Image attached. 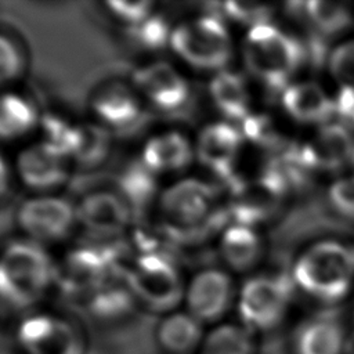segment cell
Returning a JSON list of instances; mask_svg holds the SVG:
<instances>
[{"mask_svg": "<svg viewBox=\"0 0 354 354\" xmlns=\"http://www.w3.org/2000/svg\"><path fill=\"white\" fill-rule=\"evenodd\" d=\"M217 6L221 10L220 14H224L236 22L252 25V28L257 25H264L271 15V8L268 6L256 3L227 1Z\"/></svg>", "mask_w": 354, "mask_h": 354, "instance_id": "836d02e7", "label": "cell"}, {"mask_svg": "<svg viewBox=\"0 0 354 354\" xmlns=\"http://www.w3.org/2000/svg\"><path fill=\"white\" fill-rule=\"evenodd\" d=\"M0 354H19L11 332L0 329Z\"/></svg>", "mask_w": 354, "mask_h": 354, "instance_id": "f35d334b", "label": "cell"}, {"mask_svg": "<svg viewBox=\"0 0 354 354\" xmlns=\"http://www.w3.org/2000/svg\"><path fill=\"white\" fill-rule=\"evenodd\" d=\"M77 223L90 234L100 238H113L129 230L133 210L113 189L87 192L76 205Z\"/></svg>", "mask_w": 354, "mask_h": 354, "instance_id": "9a60e30c", "label": "cell"}, {"mask_svg": "<svg viewBox=\"0 0 354 354\" xmlns=\"http://www.w3.org/2000/svg\"><path fill=\"white\" fill-rule=\"evenodd\" d=\"M234 299V286L230 275L216 267L196 271L187 282L184 310L201 324H216L228 311Z\"/></svg>", "mask_w": 354, "mask_h": 354, "instance_id": "4fadbf2b", "label": "cell"}, {"mask_svg": "<svg viewBox=\"0 0 354 354\" xmlns=\"http://www.w3.org/2000/svg\"><path fill=\"white\" fill-rule=\"evenodd\" d=\"M173 25L169 24L167 18L153 11L140 25L127 32L133 43L147 51H160L169 47Z\"/></svg>", "mask_w": 354, "mask_h": 354, "instance_id": "4dcf8cb0", "label": "cell"}, {"mask_svg": "<svg viewBox=\"0 0 354 354\" xmlns=\"http://www.w3.org/2000/svg\"><path fill=\"white\" fill-rule=\"evenodd\" d=\"M169 48L187 66L216 73L224 71L232 55L228 29L214 11L173 25Z\"/></svg>", "mask_w": 354, "mask_h": 354, "instance_id": "7a4b0ae2", "label": "cell"}, {"mask_svg": "<svg viewBox=\"0 0 354 354\" xmlns=\"http://www.w3.org/2000/svg\"><path fill=\"white\" fill-rule=\"evenodd\" d=\"M304 57L297 40L268 24L250 28L243 43L248 69L270 88H282Z\"/></svg>", "mask_w": 354, "mask_h": 354, "instance_id": "8992f818", "label": "cell"}, {"mask_svg": "<svg viewBox=\"0 0 354 354\" xmlns=\"http://www.w3.org/2000/svg\"><path fill=\"white\" fill-rule=\"evenodd\" d=\"M343 328L332 317H317L300 326L295 337L296 354H344Z\"/></svg>", "mask_w": 354, "mask_h": 354, "instance_id": "603a6c76", "label": "cell"}, {"mask_svg": "<svg viewBox=\"0 0 354 354\" xmlns=\"http://www.w3.org/2000/svg\"><path fill=\"white\" fill-rule=\"evenodd\" d=\"M243 134L257 144H272L277 140L270 122L263 116H248L243 122Z\"/></svg>", "mask_w": 354, "mask_h": 354, "instance_id": "8d00e7d4", "label": "cell"}, {"mask_svg": "<svg viewBox=\"0 0 354 354\" xmlns=\"http://www.w3.org/2000/svg\"><path fill=\"white\" fill-rule=\"evenodd\" d=\"M41 113L35 101L12 90L0 91V141H15L39 129Z\"/></svg>", "mask_w": 354, "mask_h": 354, "instance_id": "44dd1931", "label": "cell"}, {"mask_svg": "<svg viewBox=\"0 0 354 354\" xmlns=\"http://www.w3.org/2000/svg\"><path fill=\"white\" fill-rule=\"evenodd\" d=\"M156 203L163 230L176 236L205 231L216 221L214 192L207 183L195 177L171 183L160 191Z\"/></svg>", "mask_w": 354, "mask_h": 354, "instance_id": "52a82bcc", "label": "cell"}, {"mask_svg": "<svg viewBox=\"0 0 354 354\" xmlns=\"http://www.w3.org/2000/svg\"><path fill=\"white\" fill-rule=\"evenodd\" d=\"M335 112L347 124H354V88L342 87L337 98L333 101Z\"/></svg>", "mask_w": 354, "mask_h": 354, "instance_id": "74e56055", "label": "cell"}, {"mask_svg": "<svg viewBox=\"0 0 354 354\" xmlns=\"http://www.w3.org/2000/svg\"><path fill=\"white\" fill-rule=\"evenodd\" d=\"M329 199L336 210L347 217H354V178L335 183L329 189Z\"/></svg>", "mask_w": 354, "mask_h": 354, "instance_id": "d590c367", "label": "cell"}, {"mask_svg": "<svg viewBox=\"0 0 354 354\" xmlns=\"http://www.w3.org/2000/svg\"><path fill=\"white\" fill-rule=\"evenodd\" d=\"M130 83L147 108L163 115L183 112L192 98L189 80L178 68L163 59L149 61L136 68Z\"/></svg>", "mask_w": 354, "mask_h": 354, "instance_id": "ba28073f", "label": "cell"}, {"mask_svg": "<svg viewBox=\"0 0 354 354\" xmlns=\"http://www.w3.org/2000/svg\"><path fill=\"white\" fill-rule=\"evenodd\" d=\"M118 271L111 249L82 245L69 250L57 266L55 285L82 300Z\"/></svg>", "mask_w": 354, "mask_h": 354, "instance_id": "7c38bea8", "label": "cell"}, {"mask_svg": "<svg viewBox=\"0 0 354 354\" xmlns=\"http://www.w3.org/2000/svg\"><path fill=\"white\" fill-rule=\"evenodd\" d=\"M124 274L140 308L160 317L178 310L183 304L185 281L169 254L163 252L138 254Z\"/></svg>", "mask_w": 354, "mask_h": 354, "instance_id": "277c9868", "label": "cell"}, {"mask_svg": "<svg viewBox=\"0 0 354 354\" xmlns=\"http://www.w3.org/2000/svg\"><path fill=\"white\" fill-rule=\"evenodd\" d=\"M344 354H354V333L351 335V337L347 340L346 343V351Z\"/></svg>", "mask_w": 354, "mask_h": 354, "instance_id": "60d3db41", "label": "cell"}, {"mask_svg": "<svg viewBox=\"0 0 354 354\" xmlns=\"http://www.w3.org/2000/svg\"><path fill=\"white\" fill-rule=\"evenodd\" d=\"M242 134L228 122H213L201 129L194 142L195 158L220 178L234 183V167Z\"/></svg>", "mask_w": 354, "mask_h": 354, "instance_id": "2e32d148", "label": "cell"}, {"mask_svg": "<svg viewBox=\"0 0 354 354\" xmlns=\"http://www.w3.org/2000/svg\"><path fill=\"white\" fill-rule=\"evenodd\" d=\"M353 160H354V156H353Z\"/></svg>", "mask_w": 354, "mask_h": 354, "instance_id": "b9f144b4", "label": "cell"}, {"mask_svg": "<svg viewBox=\"0 0 354 354\" xmlns=\"http://www.w3.org/2000/svg\"><path fill=\"white\" fill-rule=\"evenodd\" d=\"M115 189L131 207L140 212L156 202L159 191V176L151 171L138 158L126 163L116 176Z\"/></svg>", "mask_w": 354, "mask_h": 354, "instance_id": "7402d4cb", "label": "cell"}, {"mask_svg": "<svg viewBox=\"0 0 354 354\" xmlns=\"http://www.w3.org/2000/svg\"><path fill=\"white\" fill-rule=\"evenodd\" d=\"M15 223L25 239L40 245L58 242L77 223L76 205L55 194L33 195L17 207Z\"/></svg>", "mask_w": 354, "mask_h": 354, "instance_id": "30bf717a", "label": "cell"}, {"mask_svg": "<svg viewBox=\"0 0 354 354\" xmlns=\"http://www.w3.org/2000/svg\"><path fill=\"white\" fill-rule=\"evenodd\" d=\"M93 120L111 134H127L145 120L147 106L131 83L108 80L95 87L88 97Z\"/></svg>", "mask_w": 354, "mask_h": 354, "instance_id": "8fae6325", "label": "cell"}, {"mask_svg": "<svg viewBox=\"0 0 354 354\" xmlns=\"http://www.w3.org/2000/svg\"><path fill=\"white\" fill-rule=\"evenodd\" d=\"M10 180H11V170L6 159L0 155V198L8 191Z\"/></svg>", "mask_w": 354, "mask_h": 354, "instance_id": "ab89813d", "label": "cell"}, {"mask_svg": "<svg viewBox=\"0 0 354 354\" xmlns=\"http://www.w3.org/2000/svg\"><path fill=\"white\" fill-rule=\"evenodd\" d=\"M26 71L22 44L10 33L0 32V90L18 82Z\"/></svg>", "mask_w": 354, "mask_h": 354, "instance_id": "1f68e13d", "label": "cell"}, {"mask_svg": "<svg viewBox=\"0 0 354 354\" xmlns=\"http://www.w3.org/2000/svg\"><path fill=\"white\" fill-rule=\"evenodd\" d=\"M112 137L94 120L79 123V138L71 162L88 170L102 166L111 156Z\"/></svg>", "mask_w": 354, "mask_h": 354, "instance_id": "484cf974", "label": "cell"}, {"mask_svg": "<svg viewBox=\"0 0 354 354\" xmlns=\"http://www.w3.org/2000/svg\"><path fill=\"white\" fill-rule=\"evenodd\" d=\"M304 156L311 167L339 169L354 156V142L342 124L324 126L317 137L303 147Z\"/></svg>", "mask_w": 354, "mask_h": 354, "instance_id": "ffe728a7", "label": "cell"}, {"mask_svg": "<svg viewBox=\"0 0 354 354\" xmlns=\"http://www.w3.org/2000/svg\"><path fill=\"white\" fill-rule=\"evenodd\" d=\"M209 95L216 109L228 120L243 122L249 116V94L241 75L225 69L214 73Z\"/></svg>", "mask_w": 354, "mask_h": 354, "instance_id": "cb8c5ba5", "label": "cell"}, {"mask_svg": "<svg viewBox=\"0 0 354 354\" xmlns=\"http://www.w3.org/2000/svg\"><path fill=\"white\" fill-rule=\"evenodd\" d=\"M329 66L342 87L354 88V41L337 47L330 55Z\"/></svg>", "mask_w": 354, "mask_h": 354, "instance_id": "e575fe53", "label": "cell"}, {"mask_svg": "<svg viewBox=\"0 0 354 354\" xmlns=\"http://www.w3.org/2000/svg\"><path fill=\"white\" fill-rule=\"evenodd\" d=\"M203 324L178 308L158 318L152 337L160 354H196L205 337Z\"/></svg>", "mask_w": 354, "mask_h": 354, "instance_id": "d6986e66", "label": "cell"}, {"mask_svg": "<svg viewBox=\"0 0 354 354\" xmlns=\"http://www.w3.org/2000/svg\"><path fill=\"white\" fill-rule=\"evenodd\" d=\"M57 264L44 246L19 239L10 242L0 252V303L25 313L55 285Z\"/></svg>", "mask_w": 354, "mask_h": 354, "instance_id": "6da1fadb", "label": "cell"}, {"mask_svg": "<svg viewBox=\"0 0 354 354\" xmlns=\"http://www.w3.org/2000/svg\"><path fill=\"white\" fill-rule=\"evenodd\" d=\"M196 354H254L252 332L238 324H216L205 333Z\"/></svg>", "mask_w": 354, "mask_h": 354, "instance_id": "83f0119b", "label": "cell"}, {"mask_svg": "<svg viewBox=\"0 0 354 354\" xmlns=\"http://www.w3.org/2000/svg\"><path fill=\"white\" fill-rule=\"evenodd\" d=\"M354 252L336 242H322L307 250L295 266V279L310 296L337 301L350 290Z\"/></svg>", "mask_w": 354, "mask_h": 354, "instance_id": "5b68a950", "label": "cell"}, {"mask_svg": "<svg viewBox=\"0 0 354 354\" xmlns=\"http://www.w3.org/2000/svg\"><path fill=\"white\" fill-rule=\"evenodd\" d=\"M40 142L57 153L71 160L79 138V123H72L66 118L46 112L40 118Z\"/></svg>", "mask_w": 354, "mask_h": 354, "instance_id": "f1b7e54d", "label": "cell"}, {"mask_svg": "<svg viewBox=\"0 0 354 354\" xmlns=\"http://www.w3.org/2000/svg\"><path fill=\"white\" fill-rule=\"evenodd\" d=\"M105 12L112 21L118 22L126 32L131 30L147 19L152 12L155 4L152 1H105Z\"/></svg>", "mask_w": 354, "mask_h": 354, "instance_id": "d6a6232c", "label": "cell"}, {"mask_svg": "<svg viewBox=\"0 0 354 354\" xmlns=\"http://www.w3.org/2000/svg\"><path fill=\"white\" fill-rule=\"evenodd\" d=\"M194 158V142L180 130H162L149 136L138 156L156 176L184 171Z\"/></svg>", "mask_w": 354, "mask_h": 354, "instance_id": "ac0fdd59", "label": "cell"}, {"mask_svg": "<svg viewBox=\"0 0 354 354\" xmlns=\"http://www.w3.org/2000/svg\"><path fill=\"white\" fill-rule=\"evenodd\" d=\"M220 254L231 268L236 271L248 270L260 254L259 238L249 227L234 224L221 235Z\"/></svg>", "mask_w": 354, "mask_h": 354, "instance_id": "4316f807", "label": "cell"}, {"mask_svg": "<svg viewBox=\"0 0 354 354\" xmlns=\"http://www.w3.org/2000/svg\"><path fill=\"white\" fill-rule=\"evenodd\" d=\"M87 315L104 325L127 321L140 308L129 283L124 270L118 271L100 286L82 299Z\"/></svg>", "mask_w": 354, "mask_h": 354, "instance_id": "e0dca14e", "label": "cell"}, {"mask_svg": "<svg viewBox=\"0 0 354 354\" xmlns=\"http://www.w3.org/2000/svg\"><path fill=\"white\" fill-rule=\"evenodd\" d=\"M314 26L324 35H335L346 29L351 22L350 11L339 3L307 1L303 10Z\"/></svg>", "mask_w": 354, "mask_h": 354, "instance_id": "f546056e", "label": "cell"}, {"mask_svg": "<svg viewBox=\"0 0 354 354\" xmlns=\"http://www.w3.org/2000/svg\"><path fill=\"white\" fill-rule=\"evenodd\" d=\"M11 335L19 354H91L83 326L50 310L24 313Z\"/></svg>", "mask_w": 354, "mask_h": 354, "instance_id": "3957f363", "label": "cell"}, {"mask_svg": "<svg viewBox=\"0 0 354 354\" xmlns=\"http://www.w3.org/2000/svg\"><path fill=\"white\" fill-rule=\"evenodd\" d=\"M292 295L285 277H256L246 281L238 296L241 325L250 332H266L283 318Z\"/></svg>", "mask_w": 354, "mask_h": 354, "instance_id": "9c48e42d", "label": "cell"}, {"mask_svg": "<svg viewBox=\"0 0 354 354\" xmlns=\"http://www.w3.org/2000/svg\"><path fill=\"white\" fill-rule=\"evenodd\" d=\"M285 109L300 122H324L335 113V104L314 83H296L283 91Z\"/></svg>", "mask_w": 354, "mask_h": 354, "instance_id": "d4e9b609", "label": "cell"}, {"mask_svg": "<svg viewBox=\"0 0 354 354\" xmlns=\"http://www.w3.org/2000/svg\"><path fill=\"white\" fill-rule=\"evenodd\" d=\"M71 163L68 158L37 141L18 152L14 171L22 185L36 192V195L54 194L68 181Z\"/></svg>", "mask_w": 354, "mask_h": 354, "instance_id": "5bb4252c", "label": "cell"}]
</instances>
